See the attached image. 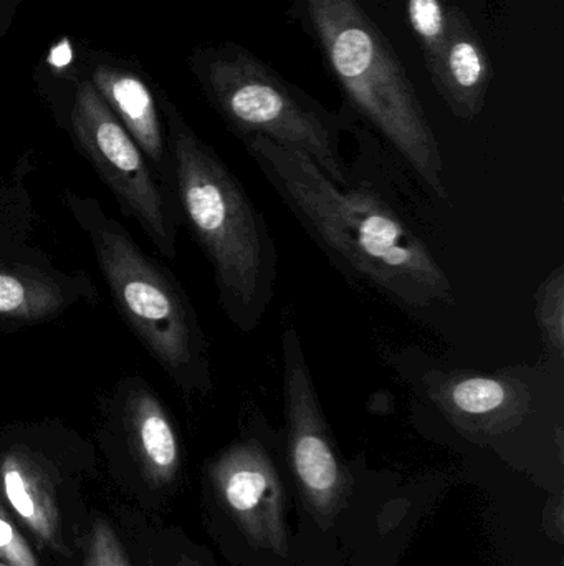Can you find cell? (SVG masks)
Returning a JSON list of instances; mask_svg holds the SVG:
<instances>
[{
    "mask_svg": "<svg viewBox=\"0 0 564 566\" xmlns=\"http://www.w3.org/2000/svg\"><path fill=\"white\" fill-rule=\"evenodd\" d=\"M0 566H7L6 564H2V562H0Z\"/></svg>",
    "mask_w": 564,
    "mask_h": 566,
    "instance_id": "obj_21",
    "label": "cell"
},
{
    "mask_svg": "<svg viewBox=\"0 0 564 566\" xmlns=\"http://www.w3.org/2000/svg\"><path fill=\"white\" fill-rule=\"evenodd\" d=\"M161 103L182 224L211 264L225 318L251 335L277 290L278 252L270 226L217 151L166 96Z\"/></svg>",
    "mask_w": 564,
    "mask_h": 566,
    "instance_id": "obj_2",
    "label": "cell"
},
{
    "mask_svg": "<svg viewBox=\"0 0 564 566\" xmlns=\"http://www.w3.org/2000/svg\"><path fill=\"white\" fill-rule=\"evenodd\" d=\"M209 479L222 507L252 547L287 555L285 489L260 439L248 436L227 446L209 464Z\"/></svg>",
    "mask_w": 564,
    "mask_h": 566,
    "instance_id": "obj_9",
    "label": "cell"
},
{
    "mask_svg": "<svg viewBox=\"0 0 564 566\" xmlns=\"http://www.w3.org/2000/svg\"><path fill=\"white\" fill-rule=\"evenodd\" d=\"M284 353V415L291 472L311 517L330 528L347 504L350 475L324 418L300 335L288 326Z\"/></svg>",
    "mask_w": 564,
    "mask_h": 566,
    "instance_id": "obj_8",
    "label": "cell"
},
{
    "mask_svg": "<svg viewBox=\"0 0 564 566\" xmlns=\"http://www.w3.org/2000/svg\"><path fill=\"white\" fill-rule=\"evenodd\" d=\"M92 83L113 115L135 139L159 181L174 195L168 132L149 86L135 73L109 66L96 70Z\"/></svg>",
    "mask_w": 564,
    "mask_h": 566,
    "instance_id": "obj_14",
    "label": "cell"
},
{
    "mask_svg": "<svg viewBox=\"0 0 564 566\" xmlns=\"http://www.w3.org/2000/svg\"><path fill=\"white\" fill-rule=\"evenodd\" d=\"M423 382L434 406L470 441H489L515 431L532 411V392L509 376L430 371Z\"/></svg>",
    "mask_w": 564,
    "mask_h": 566,
    "instance_id": "obj_11",
    "label": "cell"
},
{
    "mask_svg": "<svg viewBox=\"0 0 564 566\" xmlns=\"http://www.w3.org/2000/svg\"><path fill=\"white\" fill-rule=\"evenodd\" d=\"M242 143L298 224L351 282L404 310L453 302L449 275L380 192L366 185L341 188L304 153L270 139L251 136Z\"/></svg>",
    "mask_w": 564,
    "mask_h": 566,
    "instance_id": "obj_1",
    "label": "cell"
},
{
    "mask_svg": "<svg viewBox=\"0 0 564 566\" xmlns=\"http://www.w3.org/2000/svg\"><path fill=\"white\" fill-rule=\"evenodd\" d=\"M56 495L55 464L42 448L22 438L0 446V499L40 544L65 555Z\"/></svg>",
    "mask_w": 564,
    "mask_h": 566,
    "instance_id": "obj_12",
    "label": "cell"
},
{
    "mask_svg": "<svg viewBox=\"0 0 564 566\" xmlns=\"http://www.w3.org/2000/svg\"><path fill=\"white\" fill-rule=\"evenodd\" d=\"M7 333H12V332H10L9 328H6V326L0 325V336L7 335Z\"/></svg>",
    "mask_w": 564,
    "mask_h": 566,
    "instance_id": "obj_20",
    "label": "cell"
},
{
    "mask_svg": "<svg viewBox=\"0 0 564 566\" xmlns=\"http://www.w3.org/2000/svg\"><path fill=\"white\" fill-rule=\"evenodd\" d=\"M66 208L92 242L99 272L125 325L161 366L179 395L205 398L214 389L211 346L188 292L146 254L98 199L65 191Z\"/></svg>",
    "mask_w": 564,
    "mask_h": 566,
    "instance_id": "obj_4",
    "label": "cell"
},
{
    "mask_svg": "<svg viewBox=\"0 0 564 566\" xmlns=\"http://www.w3.org/2000/svg\"><path fill=\"white\" fill-rule=\"evenodd\" d=\"M0 562L7 566H40L29 542L17 527L12 515L0 502Z\"/></svg>",
    "mask_w": 564,
    "mask_h": 566,
    "instance_id": "obj_18",
    "label": "cell"
},
{
    "mask_svg": "<svg viewBox=\"0 0 564 566\" xmlns=\"http://www.w3.org/2000/svg\"><path fill=\"white\" fill-rule=\"evenodd\" d=\"M103 396V416L141 478L155 489L174 484L182 465L181 439L155 386L141 375H128Z\"/></svg>",
    "mask_w": 564,
    "mask_h": 566,
    "instance_id": "obj_10",
    "label": "cell"
},
{
    "mask_svg": "<svg viewBox=\"0 0 564 566\" xmlns=\"http://www.w3.org/2000/svg\"><path fill=\"white\" fill-rule=\"evenodd\" d=\"M83 566H131L118 535L103 518L89 531Z\"/></svg>",
    "mask_w": 564,
    "mask_h": 566,
    "instance_id": "obj_17",
    "label": "cell"
},
{
    "mask_svg": "<svg viewBox=\"0 0 564 566\" xmlns=\"http://www.w3.org/2000/svg\"><path fill=\"white\" fill-rule=\"evenodd\" d=\"M194 75L212 108L238 139L260 136L304 153L341 188L353 185L341 153L343 116L272 69L238 43L195 50Z\"/></svg>",
    "mask_w": 564,
    "mask_h": 566,
    "instance_id": "obj_5",
    "label": "cell"
},
{
    "mask_svg": "<svg viewBox=\"0 0 564 566\" xmlns=\"http://www.w3.org/2000/svg\"><path fill=\"white\" fill-rule=\"evenodd\" d=\"M178 566H204V565L199 564V562L194 560V558L182 557L181 560H179Z\"/></svg>",
    "mask_w": 564,
    "mask_h": 566,
    "instance_id": "obj_19",
    "label": "cell"
},
{
    "mask_svg": "<svg viewBox=\"0 0 564 566\" xmlns=\"http://www.w3.org/2000/svg\"><path fill=\"white\" fill-rule=\"evenodd\" d=\"M407 17L419 40L427 72L433 75L447 36V6L443 0H407Z\"/></svg>",
    "mask_w": 564,
    "mask_h": 566,
    "instance_id": "obj_15",
    "label": "cell"
},
{
    "mask_svg": "<svg viewBox=\"0 0 564 566\" xmlns=\"http://www.w3.org/2000/svg\"><path fill=\"white\" fill-rule=\"evenodd\" d=\"M288 15L320 50L351 112L424 186L449 198L443 153L423 102L390 40L361 0H291Z\"/></svg>",
    "mask_w": 564,
    "mask_h": 566,
    "instance_id": "obj_3",
    "label": "cell"
},
{
    "mask_svg": "<svg viewBox=\"0 0 564 566\" xmlns=\"http://www.w3.org/2000/svg\"><path fill=\"white\" fill-rule=\"evenodd\" d=\"M430 80L456 118L473 122L486 108L492 66L479 33L457 7L447 6L446 43Z\"/></svg>",
    "mask_w": 564,
    "mask_h": 566,
    "instance_id": "obj_13",
    "label": "cell"
},
{
    "mask_svg": "<svg viewBox=\"0 0 564 566\" xmlns=\"http://www.w3.org/2000/svg\"><path fill=\"white\" fill-rule=\"evenodd\" d=\"M98 302L85 271L56 268L33 242V212L22 178L0 179V325L10 332L43 325Z\"/></svg>",
    "mask_w": 564,
    "mask_h": 566,
    "instance_id": "obj_7",
    "label": "cell"
},
{
    "mask_svg": "<svg viewBox=\"0 0 564 566\" xmlns=\"http://www.w3.org/2000/svg\"><path fill=\"white\" fill-rule=\"evenodd\" d=\"M535 316L543 342L553 355H564V271L550 272L535 295Z\"/></svg>",
    "mask_w": 564,
    "mask_h": 566,
    "instance_id": "obj_16",
    "label": "cell"
},
{
    "mask_svg": "<svg viewBox=\"0 0 564 566\" xmlns=\"http://www.w3.org/2000/svg\"><path fill=\"white\" fill-rule=\"evenodd\" d=\"M70 132L126 218L135 219L161 258H178L181 214L174 195L152 171L125 126L92 82L79 83L70 109Z\"/></svg>",
    "mask_w": 564,
    "mask_h": 566,
    "instance_id": "obj_6",
    "label": "cell"
}]
</instances>
